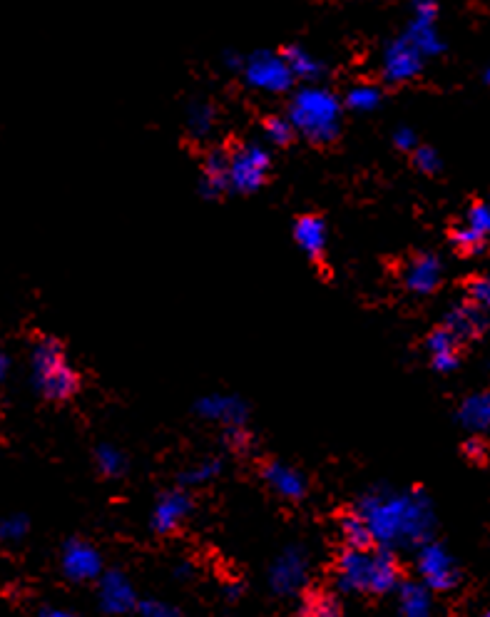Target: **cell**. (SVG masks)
<instances>
[{
    "label": "cell",
    "instance_id": "cell-1",
    "mask_svg": "<svg viewBox=\"0 0 490 617\" xmlns=\"http://www.w3.org/2000/svg\"><path fill=\"white\" fill-rule=\"evenodd\" d=\"M359 513L369 523L374 543L384 548L423 545L433 533V506L423 491H374L364 496Z\"/></svg>",
    "mask_w": 490,
    "mask_h": 617
},
{
    "label": "cell",
    "instance_id": "cell-2",
    "mask_svg": "<svg viewBox=\"0 0 490 617\" xmlns=\"http://www.w3.org/2000/svg\"><path fill=\"white\" fill-rule=\"evenodd\" d=\"M289 120L301 137L326 145L339 135L341 103L321 85H304L289 103Z\"/></svg>",
    "mask_w": 490,
    "mask_h": 617
},
{
    "label": "cell",
    "instance_id": "cell-3",
    "mask_svg": "<svg viewBox=\"0 0 490 617\" xmlns=\"http://www.w3.org/2000/svg\"><path fill=\"white\" fill-rule=\"evenodd\" d=\"M33 384L45 399L65 401L78 391V374L55 339H40L33 349Z\"/></svg>",
    "mask_w": 490,
    "mask_h": 617
},
{
    "label": "cell",
    "instance_id": "cell-4",
    "mask_svg": "<svg viewBox=\"0 0 490 617\" xmlns=\"http://www.w3.org/2000/svg\"><path fill=\"white\" fill-rule=\"evenodd\" d=\"M272 157L264 145L247 142L229 152V190H237L242 195L257 192L267 182Z\"/></svg>",
    "mask_w": 490,
    "mask_h": 617
},
{
    "label": "cell",
    "instance_id": "cell-5",
    "mask_svg": "<svg viewBox=\"0 0 490 617\" xmlns=\"http://www.w3.org/2000/svg\"><path fill=\"white\" fill-rule=\"evenodd\" d=\"M242 75L249 88L269 95L287 93V90H292L296 80L292 70H289L287 60H284V55L269 53V50H259V53L249 55V58L244 60Z\"/></svg>",
    "mask_w": 490,
    "mask_h": 617
},
{
    "label": "cell",
    "instance_id": "cell-6",
    "mask_svg": "<svg viewBox=\"0 0 490 617\" xmlns=\"http://www.w3.org/2000/svg\"><path fill=\"white\" fill-rule=\"evenodd\" d=\"M418 575H421L423 585L436 593H446V590L458 585V568L453 555L443 548L441 543H423L418 550Z\"/></svg>",
    "mask_w": 490,
    "mask_h": 617
},
{
    "label": "cell",
    "instance_id": "cell-7",
    "mask_svg": "<svg viewBox=\"0 0 490 617\" xmlns=\"http://www.w3.org/2000/svg\"><path fill=\"white\" fill-rule=\"evenodd\" d=\"M438 20V5L436 0H413L411 3V20L406 25V38L421 50L423 58H433L441 55L446 43H443L441 33L436 28Z\"/></svg>",
    "mask_w": 490,
    "mask_h": 617
},
{
    "label": "cell",
    "instance_id": "cell-8",
    "mask_svg": "<svg viewBox=\"0 0 490 617\" xmlns=\"http://www.w3.org/2000/svg\"><path fill=\"white\" fill-rule=\"evenodd\" d=\"M423 55L406 35L393 38L384 48V58H381V73H384L386 83H408L423 70Z\"/></svg>",
    "mask_w": 490,
    "mask_h": 617
},
{
    "label": "cell",
    "instance_id": "cell-9",
    "mask_svg": "<svg viewBox=\"0 0 490 617\" xmlns=\"http://www.w3.org/2000/svg\"><path fill=\"white\" fill-rule=\"evenodd\" d=\"M306 575H309V558L301 548H287L269 570V585L279 595H294L304 588Z\"/></svg>",
    "mask_w": 490,
    "mask_h": 617
},
{
    "label": "cell",
    "instance_id": "cell-10",
    "mask_svg": "<svg viewBox=\"0 0 490 617\" xmlns=\"http://www.w3.org/2000/svg\"><path fill=\"white\" fill-rule=\"evenodd\" d=\"M374 580V553L369 550H346L336 565V583L346 593H371Z\"/></svg>",
    "mask_w": 490,
    "mask_h": 617
},
{
    "label": "cell",
    "instance_id": "cell-11",
    "mask_svg": "<svg viewBox=\"0 0 490 617\" xmlns=\"http://www.w3.org/2000/svg\"><path fill=\"white\" fill-rule=\"evenodd\" d=\"M60 565H63V573L73 583H88V580H95L102 575L100 553L93 545L85 543V540H70L63 548Z\"/></svg>",
    "mask_w": 490,
    "mask_h": 617
},
{
    "label": "cell",
    "instance_id": "cell-12",
    "mask_svg": "<svg viewBox=\"0 0 490 617\" xmlns=\"http://www.w3.org/2000/svg\"><path fill=\"white\" fill-rule=\"evenodd\" d=\"M100 608L107 615H125L137 608V595L122 573H105L100 578Z\"/></svg>",
    "mask_w": 490,
    "mask_h": 617
},
{
    "label": "cell",
    "instance_id": "cell-13",
    "mask_svg": "<svg viewBox=\"0 0 490 617\" xmlns=\"http://www.w3.org/2000/svg\"><path fill=\"white\" fill-rule=\"evenodd\" d=\"M192 511V501L185 491H170L160 496L155 511H152V530L167 535L180 528Z\"/></svg>",
    "mask_w": 490,
    "mask_h": 617
},
{
    "label": "cell",
    "instance_id": "cell-14",
    "mask_svg": "<svg viewBox=\"0 0 490 617\" xmlns=\"http://www.w3.org/2000/svg\"><path fill=\"white\" fill-rule=\"evenodd\" d=\"M441 272V259L433 257V254H418L408 262L406 272H403V282L411 292L431 294L441 284Z\"/></svg>",
    "mask_w": 490,
    "mask_h": 617
},
{
    "label": "cell",
    "instance_id": "cell-15",
    "mask_svg": "<svg viewBox=\"0 0 490 617\" xmlns=\"http://www.w3.org/2000/svg\"><path fill=\"white\" fill-rule=\"evenodd\" d=\"M197 413L207 421H222L229 426H244L247 421V406L242 404L234 396H222V394H212L204 396L202 401L197 404Z\"/></svg>",
    "mask_w": 490,
    "mask_h": 617
},
{
    "label": "cell",
    "instance_id": "cell-16",
    "mask_svg": "<svg viewBox=\"0 0 490 617\" xmlns=\"http://www.w3.org/2000/svg\"><path fill=\"white\" fill-rule=\"evenodd\" d=\"M199 190H202V195L209 197V200H214V197L224 195V192L229 190V152L212 150L204 157Z\"/></svg>",
    "mask_w": 490,
    "mask_h": 617
},
{
    "label": "cell",
    "instance_id": "cell-17",
    "mask_svg": "<svg viewBox=\"0 0 490 617\" xmlns=\"http://www.w3.org/2000/svg\"><path fill=\"white\" fill-rule=\"evenodd\" d=\"M294 239L299 244V249L304 254H309L311 259H319L326 249V239H329V232H326L324 219L316 217V214H304L294 222Z\"/></svg>",
    "mask_w": 490,
    "mask_h": 617
},
{
    "label": "cell",
    "instance_id": "cell-18",
    "mask_svg": "<svg viewBox=\"0 0 490 617\" xmlns=\"http://www.w3.org/2000/svg\"><path fill=\"white\" fill-rule=\"evenodd\" d=\"M264 481L272 488L274 493H279L282 498L289 501H299L306 493V481L299 471H294L292 466H284V463H267L264 466Z\"/></svg>",
    "mask_w": 490,
    "mask_h": 617
},
{
    "label": "cell",
    "instance_id": "cell-19",
    "mask_svg": "<svg viewBox=\"0 0 490 617\" xmlns=\"http://www.w3.org/2000/svg\"><path fill=\"white\" fill-rule=\"evenodd\" d=\"M483 311L486 309L476 307V304H461V307H456L448 314L446 329L451 331L458 341L473 339V336H478L488 326V319Z\"/></svg>",
    "mask_w": 490,
    "mask_h": 617
},
{
    "label": "cell",
    "instance_id": "cell-20",
    "mask_svg": "<svg viewBox=\"0 0 490 617\" xmlns=\"http://www.w3.org/2000/svg\"><path fill=\"white\" fill-rule=\"evenodd\" d=\"M398 613L401 617H433L431 588L423 583H403L398 588Z\"/></svg>",
    "mask_w": 490,
    "mask_h": 617
},
{
    "label": "cell",
    "instance_id": "cell-21",
    "mask_svg": "<svg viewBox=\"0 0 490 617\" xmlns=\"http://www.w3.org/2000/svg\"><path fill=\"white\" fill-rule=\"evenodd\" d=\"M456 344L458 339L446 329V326H441V329H436L431 336H428V351H431L433 369L443 371V374L456 369L458 366Z\"/></svg>",
    "mask_w": 490,
    "mask_h": 617
},
{
    "label": "cell",
    "instance_id": "cell-22",
    "mask_svg": "<svg viewBox=\"0 0 490 617\" xmlns=\"http://www.w3.org/2000/svg\"><path fill=\"white\" fill-rule=\"evenodd\" d=\"M282 55L296 80L316 85V80H321V75H324V65H321V60H316L314 55H311L309 50L301 48V45H289V48L282 50Z\"/></svg>",
    "mask_w": 490,
    "mask_h": 617
},
{
    "label": "cell",
    "instance_id": "cell-23",
    "mask_svg": "<svg viewBox=\"0 0 490 617\" xmlns=\"http://www.w3.org/2000/svg\"><path fill=\"white\" fill-rule=\"evenodd\" d=\"M398 585V563L389 548L374 553V580H371V593L386 595Z\"/></svg>",
    "mask_w": 490,
    "mask_h": 617
},
{
    "label": "cell",
    "instance_id": "cell-24",
    "mask_svg": "<svg viewBox=\"0 0 490 617\" xmlns=\"http://www.w3.org/2000/svg\"><path fill=\"white\" fill-rule=\"evenodd\" d=\"M458 418L471 431H488L490 428V391L486 394H476L471 399L463 401Z\"/></svg>",
    "mask_w": 490,
    "mask_h": 617
},
{
    "label": "cell",
    "instance_id": "cell-25",
    "mask_svg": "<svg viewBox=\"0 0 490 617\" xmlns=\"http://www.w3.org/2000/svg\"><path fill=\"white\" fill-rule=\"evenodd\" d=\"M214 125H217V110L207 100H197L187 110V132H190L195 140H204V137L212 135Z\"/></svg>",
    "mask_w": 490,
    "mask_h": 617
},
{
    "label": "cell",
    "instance_id": "cell-26",
    "mask_svg": "<svg viewBox=\"0 0 490 617\" xmlns=\"http://www.w3.org/2000/svg\"><path fill=\"white\" fill-rule=\"evenodd\" d=\"M341 535H344L346 545H349L351 550H369V545L374 543L369 523H366V518L359 511L344 515V520H341Z\"/></svg>",
    "mask_w": 490,
    "mask_h": 617
},
{
    "label": "cell",
    "instance_id": "cell-27",
    "mask_svg": "<svg viewBox=\"0 0 490 617\" xmlns=\"http://www.w3.org/2000/svg\"><path fill=\"white\" fill-rule=\"evenodd\" d=\"M381 98H384V95H381L379 85L361 83L349 90V95H346V107L356 112H371L381 105Z\"/></svg>",
    "mask_w": 490,
    "mask_h": 617
},
{
    "label": "cell",
    "instance_id": "cell-28",
    "mask_svg": "<svg viewBox=\"0 0 490 617\" xmlns=\"http://www.w3.org/2000/svg\"><path fill=\"white\" fill-rule=\"evenodd\" d=\"M301 617H341V610L331 595L311 593L301 608Z\"/></svg>",
    "mask_w": 490,
    "mask_h": 617
},
{
    "label": "cell",
    "instance_id": "cell-29",
    "mask_svg": "<svg viewBox=\"0 0 490 617\" xmlns=\"http://www.w3.org/2000/svg\"><path fill=\"white\" fill-rule=\"evenodd\" d=\"M294 125L289 117L272 115L264 120V137H267L272 145H289L294 140Z\"/></svg>",
    "mask_w": 490,
    "mask_h": 617
},
{
    "label": "cell",
    "instance_id": "cell-30",
    "mask_svg": "<svg viewBox=\"0 0 490 617\" xmlns=\"http://www.w3.org/2000/svg\"><path fill=\"white\" fill-rule=\"evenodd\" d=\"M95 461H98L102 476H110V478L122 476L127 466L125 456H122L115 446H100L98 451H95Z\"/></svg>",
    "mask_w": 490,
    "mask_h": 617
},
{
    "label": "cell",
    "instance_id": "cell-31",
    "mask_svg": "<svg viewBox=\"0 0 490 617\" xmlns=\"http://www.w3.org/2000/svg\"><path fill=\"white\" fill-rule=\"evenodd\" d=\"M486 239L488 237L478 234L476 229H471L468 224H463V227H458L456 232H453V242H456V247L463 249L466 254L481 252V249L486 247Z\"/></svg>",
    "mask_w": 490,
    "mask_h": 617
},
{
    "label": "cell",
    "instance_id": "cell-32",
    "mask_svg": "<svg viewBox=\"0 0 490 617\" xmlns=\"http://www.w3.org/2000/svg\"><path fill=\"white\" fill-rule=\"evenodd\" d=\"M219 471H222V466H219L217 461H202L197 463V466L187 468V471L182 473V481H185L187 486H199V483H209L214 476H219Z\"/></svg>",
    "mask_w": 490,
    "mask_h": 617
},
{
    "label": "cell",
    "instance_id": "cell-33",
    "mask_svg": "<svg viewBox=\"0 0 490 617\" xmlns=\"http://www.w3.org/2000/svg\"><path fill=\"white\" fill-rule=\"evenodd\" d=\"M28 535V520L25 515H10L0 520V540L3 543H20Z\"/></svg>",
    "mask_w": 490,
    "mask_h": 617
},
{
    "label": "cell",
    "instance_id": "cell-34",
    "mask_svg": "<svg viewBox=\"0 0 490 617\" xmlns=\"http://www.w3.org/2000/svg\"><path fill=\"white\" fill-rule=\"evenodd\" d=\"M413 165L423 172V175H436L441 170V157L431 147H416L413 150Z\"/></svg>",
    "mask_w": 490,
    "mask_h": 617
},
{
    "label": "cell",
    "instance_id": "cell-35",
    "mask_svg": "<svg viewBox=\"0 0 490 617\" xmlns=\"http://www.w3.org/2000/svg\"><path fill=\"white\" fill-rule=\"evenodd\" d=\"M466 224L471 229H476L478 234H483V237H488V234H490V207L483 205V202H476V205L468 209Z\"/></svg>",
    "mask_w": 490,
    "mask_h": 617
},
{
    "label": "cell",
    "instance_id": "cell-36",
    "mask_svg": "<svg viewBox=\"0 0 490 617\" xmlns=\"http://www.w3.org/2000/svg\"><path fill=\"white\" fill-rule=\"evenodd\" d=\"M468 297L471 304L481 309H490V277H476L468 282Z\"/></svg>",
    "mask_w": 490,
    "mask_h": 617
},
{
    "label": "cell",
    "instance_id": "cell-37",
    "mask_svg": "<svg viewBox=\"0 0 490 617\" xmlns=\"http://www.w3.org/2000/svg\"><path fill=\"white\" fill-rule=\"evenodd\" d=\"M142 617H180V610L175 605L165 603V600H145L140 603Z\"/></svg>",
    "mask_w": 490,
    "mask_h": 617
},
{
    "label": "cell",
    "instance_id": "cell-38",
    "mask_svg": "<svg viewBox=\"0 0 490 617\" xmlns=\"http://www.w3.org/2000/svg\"><path fill=\"white\" fill-rule=\"evenodd\" d=\"M393 145L403 152H413L418 147L416 132H413L411 127H396V132H393Z\"/></svg>",
    "mask_w": 490,
    "mask_h": 617
},
{
    "label": "cell",
    "instance_id": "cell-39",
    "mask_svg": "<svg viewBox=\"0 0 490 617\" xmlns=\"http://www.w3.org/2000/svg\"><path fill=\"white\" fill-rule=\"evenodd\" d=\"M227 443L237 451H244L249 446V431L244 426H229L227 428Z\"/></svg>",
    "mask_w": 490,
    "mask_h": 617
},
{
    "label": "cell",
    "instance_id": "cell-40",
    "mask_svg": "<svg viewBox=\"0 0 490 617\" xmlns=\"http://www.w3.org/2000/svg\"><path fill=\"white\" fill-rule=\"evenodd\" d=\"M38 617H78V615H73L70 610H63V608H45Z\"/></svg>",
    "mask_w": 490,
    "mask_h": 617
},
{
    "label": "cell",
    "instance_id": "cell-41",
    "mask_svg": "<svg viewBox=\"0 0 490 617\" xmlns=\"http://www.w3.org/2000/svg\"><path fill=\"white\" fill-rule=\"evenodd\" d=\"M224 63H227V68H232V70H242L244 68V60L239 58V55H234V53H229L227 58H224Z\"/></svg>",
    "mask_w": 490,
    "mask_h": 617
},
{
    "label": "cell",
    "instance_id": "cell-42",
    "mask_svg": "<svg viewBox=\"0 0 490 617\" xmlns=\"http://www.w3.org/2000/svg\"><path fill=\"white\" fill-rule=\"evenodd\" d=\"M466 453H468V456H471V458H481V456H483V446H481V443H478V441H471V443H468V446H466Z\"/></svg>",
    "mask_w": 490,
    "mask_h": 617
},
{
    "label": "cell",
    "instance_id": "cell-43",
    "mask_svg": "<svg viewBox=\"0 0 490 617\" xmlns=\"http://www.w3.org/2000/svg\"><path fill=\"white\" fill-rule=\"evenodd\" d=\"M5 369H8V361H5V356L0 354V379L5 376Z\"/></svg>",
    "mask_w": 490,
    "mask_h": 617
},
{
    "label": "cell",
    "instance_id": "cell-44",
    "mask_svg": "<svg viewBox=\"0 0 490 617\" xmlns=\"http://www.w3.org/2000/svg\"><path fill=\"white\" fill-rule=\"evenodd\" d=\"M227 598H229V600L239 598V588H229V590H227Z\"/></svg>",
    "mask_w": 490,
    "mask_h": 617
},
{
    "label": "cell",
    "instance_id": "cell-45",
    "mask_svg": "<svg viewBox=\"0 0 490 617\" xmlns=\"http://www.w3.org/2000/svg\"><path fill=\"white\" fill-rule=\"evenodd\" d=\"M486 80H488V83H490V70H488V73H486Z\"/></svg>",
    "mask_w": 490,
    "mask_h": 617
},
{
    "label": "cell",
    "instance_id": "cell-46",
    "mask_svg": "<svg viewBox=\"0 0 490 617\" xmlns=\"http://www.w3.org/2000/svg\"><path fill=\"white\" fill-rule=\"evenodd\" d=\"M481 617H490V610H488V613H483V615H481Z\"/></svg>",
    "mask_w": 490,
    "mask_h": 617
}]
</instances>
